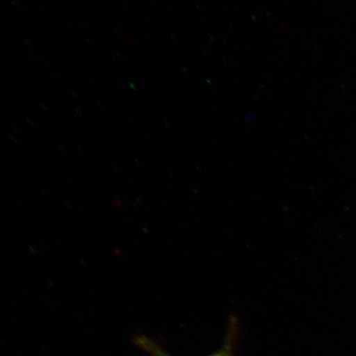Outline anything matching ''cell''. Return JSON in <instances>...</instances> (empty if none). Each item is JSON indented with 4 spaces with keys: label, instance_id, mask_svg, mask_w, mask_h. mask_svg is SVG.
I'll return each mask as SVG.
<instances>
[{
    "label": "cell",
    "instance_id": "6da1fadb",
    "mask_svg": "<svg viewBox=\"0 0 356 356\" xmlns=\"http://www.w3.org/2000/svg\"><path fill=\"white\" fill-rule=\"evenodd\" d=\"M136 343H137L138 346H139L142 350L147 351L149 355L153 356H172L168 355V353H165L158 344L154 343L152 339H147V337H140L139 339H137ZM208 356H233L232 355L229 343L225 344L222 350Z\"/></svg>",
    "mask_w": 356,
    "mask_h": 356
}]
</instances>
